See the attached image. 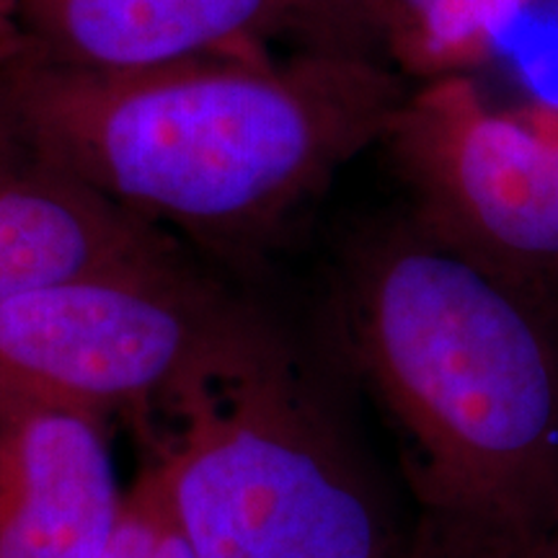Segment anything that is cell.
<instances>
[{"mask_svg":"<svg viewBox=\"0 0 558 558\" xmlns=\"http://www.w3.org/2000/svg\"><path fill=\"white\" fill-rule=\"evenodd\" d=\"M21 41V32L16 24V9L13 0H0V52L11 50Z\"/></svg>","mask_w":558,"mask_h":558,"instance_id":"cell-13","label":"cell"},{"mask_svg":"<svg viewBox=\"0 0 558 558\" xmlns=\"http://www.w3.org/2000/svg\"><path fill=\"white\" fill-rule=\"evenodd\" d=\"M246 303L184 254L5 300L0 411H156Z\"/></svg>","mask_w":558,"mask_h":558,"instance_id":"cell-5","label":"cell"},{"mask_svg":"<svg viewBox=\"0 0 558 558\" xmlns=\"http://www.w3.org/2000/svg\"><path fill=\"white\" fill-rule=\"evenodd\" d=\"M497 558H558V512L533 533L507 538Z\"/></svg>","mask_w":558,"mask_h":558,"instance_id":"cell-12","label":"cell"},{"mask_svg":"<svg viewBox=\"0 0 558 558\" xmlns=\"http://www.w3.org/2000/svg\"><path fill=\"white\" fill-rule=\"evenodd\" d=\"M13 9L24 50L83 68L271 54V41H298L288 0H13Z\"/></svg>","mask_w":558,"mask_h":558,"instance_id":"cell-8","label":"cell"},{"mask_svg":"<svg viewBox=\"0 0 558 558\" xmlns=\"http://www.w3.org/2000/svg\"><path fill=\"white\" fill-rule=\"evenodd\" d=\"M357 383L329 339L305 347L243 305L173 386L153 460L192 558H388L401 518L367 448Z\"/></svg>","mask_w":558,"mask_h":558,"instance_id":"cell-3","label":"cell"},{"mask_svg":"<svg viewBox=\"0 0 558 558\" xmlns=\"http://www.w3.org/2000/svg\"><path fill=\"white\" fill-rule=\"evenodd\" d=\"M380 145L407 218L558 329V101L494 107L465 73L439 75Z\"/></svg>","mask_w":558,"mask_h":558,"instance_id":"cell-4","label":"cell"},{"mask_svg":"<svg viewBox=\"0 0 558 558\" xmlns=\"http://www.w3.org/2000/svg\"><path fill=\"white\" fill-rule=\"evenodd\" d=\"M173 254L169 230L54 169L0 124V303Z\"/></svg>","mask_w":558,"mask_h":558,"instance_id":"cell-7","label":"cell"},{"mask_svg":"<svg viewBox=\"0 0 558 558\" xmlns=\"http://www.w3.org/2000/svg\"><path fill=\"white\" fill-rule=\"evenodd\" d=\"M414 83L331 50L83 68L0 52V124L160 228L248 254L386 140Z\"/></svg>","mask_w":558,"mask_h":558,"instance_id":"cell-1","label":"cell"},{"mask_svg":"<svg viewBox=\"0 0 558 558\" xmlns=\"http://www.w3.org/2000/svg\"><path fill=\"white\" fill-rule=\"evenodd\" d=\"M107 422L62 409L0 411V558H99L128 492Z\"/></svg>","mask_w":558,"mask_h":558,"instance_id":"cell-6","label":"cell"},{"mask_svg":"<svg viewBox=\"0 0 558 558\" xmlns=\"http://www.w3.org/2000/svg\"><path fill=\"white\" fill-rule=\"evenodd\" d=\"M300 50L386 58L390 0H288Z\"/></svg>","mask_w":558,"mask_h":558,"instance_id":"cell-9","label":"cell"},{"mask_svg":"<svg viewBox=\"0 0 558 558\" xmlns=\"http://www.w3.org/2000/svg\"><path fill=\"white\" fill-rule=\"evenodd\" d=\"M173 530L158 473L148 465L128 488L122 518L99 558H158Z\"/></svg>","mask_w":558,"mask_h":558,"instance_id":"cell-10","label":"cell"},{"mask_svg":"<svg viewBox=\"0 0 558 558\" xmlns=\"http://www.w3.org/2000/svg\"><path fill=\"white\" fill-rule=\"evenodd\" d=\"M505 541L476 522L416 512L407 541L388 558H497Z\"/></svg>","mask_w":558,"mask_h":558,"instance_id":"cell-11","label":"cell"},{"mask_svg":"<svg viewBox=\"0 0 558 558\" xmlns=\"http://www.w3.org/2000/svg\"><path fill=\"white\" fill-rule=\"evenodd\" d=\"M158 558H192L190 548H186L184 541L179 538L177 527H173L171 533H169V538H166V543H163V548H160Z\"/></svg>","mask_w":558,"mask_h":558,"instance_id":"cell-14","label":"cell"},{"mask_svg":"<svg viewBox=\"0 0 558 558\" xmlns=\"http://www.w3.org/2000/svg\"><path fill=\"white\" fill-rule=\"evenodd\" d=\"M324 333L393 435L418 512L522 538L558 512V329L407 215L333 267Z\"/></svg>","mask_w":558,"mask_h":558,"instance_id":"cell-2","label":"cell"}]
</instances>
